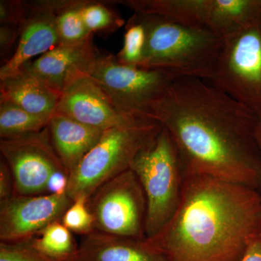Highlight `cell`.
Wrapping results in <instances>:
<instances>
[{"label":"cell","mask_w":261,"mask_h":261,"mask_svg":"<svg viewBox=\"0 0 261 261\" xmlns=\"http://www.w3.org/2000/svg\"><path fill=\"white\" fill-rule=\"evenodd\" d=\"M151 118L171 136L184 176L253 188L259 177V116L246 106L207 81L181 77L154 103Z\"/></svg>","instance_id":"obj_1"},{"label":"cell","mask_w":261,"mask_h":261,"mask_svg":"<svg viewBox=\"0 0 261 261\" xmlns=\"http://www.w3.org/2000/svg\"><path fill=\"white\" fill-rule=\"evenodd\" d=\"M261 237V197L252 187L185 176L177 208L146 238L168 261H240Z\"/></svg>","instance_id":"obj_2"},{"label":"cell","mask_w":261,"mask_h":261,"mask_svg":"<svg viewBox=\"0 0 261 261\" xmlns=\"http://www.w3.org/2000/svg\"><path fill=\"white\" fill-rule=\"evenodd\" d=\"M145 30L140 68L169 72L177 78L211 80L223 38L202 28L189 27L166 17L135 13Z\"/></svg>","instance_id":"obj_3"},{"label":"cell","mask_w":261,"mask_h":261,"mask_svg":"<svg viewBox=\"0 0 261 261\" xmlns=\"http://www.w3.org/2000/svg\"><path fill=\"white\" fill-rule=\"evenodd\" d=\"M155 120L136 118L103 132L97 145L69 176L67 195L74 200L89 197L105 183L130 169L137 154L162 129Z\"/></svg>","instance_id":"obj_4"},{"label":"cell","mask_w":261,"mask_h":261,"mask_svg":"<svg viewBox=\"0 0 261 261\" xmlns=\"http://www.w3.org/2000/svg\"><path fill=\"white\" fill-rule=\"evenodd\" d=\"M142 187L147 202L146 238L159 232L171 219L179 203L184 175L169 133L164 127L130 165Z\"/></svg>","instance_id":"obj_5"},{"label":"cell","mask_w":261,"mask_h":261,"mask_svg":"<svg viewBox=\"0 0 261 261\" xmlns=\"http://www.w3.org/2000/svg\"><path fill=\"white\" fill-rule=\"evenodd\" d=\"M81 72L98 84L122 113L151 119L152 106L177 79L164 70L121 64L116 56L99 50Z\"/></svg>","instance_id":"obj_6"},{"label":"cell","mask_w":261,"mask_h":261,"mask_svg":"<svg viewBox=\"0 0 261 261\" xmlns=\"http://www.w3.org/2000/svg\"><path fill=\"white\" fill-rule=\"evenodd\" d=\"M117 4L135 13L166 17L227 37L261 20V0H126Z\"/></svg>","instance_id":"obj_7"},{"label":"cell","mask_w":261,"mask_h":261,"mask_svg":"<svg viewBox=\"0 0 261 261\" xmlns=\"http://www.w3.org/2000/svg\"><path fill=\"white\" fill-rule=\"evenodd\" d=\"M208 82L261 116V20L224 38Z\"/></svg>","instance_id":"obj_8"},{"label":"cell","mask_w":261,"mask_h":261,"mask_svg":"<svg viewBox=\"0 0 261 261\" xmlns=\"http://www.w3.org/2000/svg\"><path fill=\"white\" fill-rule=\"evenodd\" d=\"M98 232L142 240L146 238L147 202L142 187L130 169L105 183L88 200Z\"/></svg>","instance_id":"obj_9"},{"label":"cell","mask_w":261,"mask_h":261,"mask_svg":"<svg viewBox=\"0 0 261 261\" xmlns=\"http://www.w3.org/2000/svg\"><path fill=\"white\" fill-rule=\"evenodd\" d=\"M0 151L13 175L14 195L47 194L51 175L65 170L51 143L48 126L37 133L1 139Z\"/></svg>","instance_id":"obj_10"},{"label":"cell","mask_w":261,"mask_h":261,"mask_svg":"<svg viewBox=\"0 0 261 261\" xmlns=\"http://www.w3.org/2000/svg\"><path fill=\"white\" fill-rule=\"evenodd\" d=\"M73 200L68 195H14L0 202L1 243H18L34 238L61 219Z\"/></svg>","instance_id":"obj_11"},{"label":"cell","mask_w":261,"mask_h":261,"mask_svg":"<svg viewBox=\"0 0 261 261\" xmlns=\"http://www.w3.org/2000/svg\"><path fill=\"white\" fill-rule=\"evenodd\" d=\"M55 113L102 130L137 118L118 111L101 87L80 70L68 76Z\"/></svg>","instance_id":"obj_12"},{"label":"cell","mask_w":261,"mask_h":261,"mask_svg":"<svg viewBox=\"0 0 261 261\" xmlns=\"http://www.w3.org/2000/svg\"><path fill=\"white\" fill-rule=\"evenodd\" d=\"M24 3L30 13L22 29L16 50L0 68V80L15 73L34 57L42 56L60 44L56 16L65 1Z\"/></svg>","instance_id":"obj_13"},{"label":"cell","mask_w":261,"mask_h":261,"mask_svg":"<svg viewBox=\"0 0 261 261\" xmlns=\"http://www.w3.org/2000/svg\"><path fill=\"white\" fill-rule=\"evenodd\" d=\"M97 50L92 37L79 44H60L23 66L61 94L68 76L76 70H83Z\"/></svg>","instance_id":"obj_14"},{"label":"cell","mask_w":261,"mask_h":261,"mask_svg":"<svg viewBox=\"0 0 261 261\" xmlns=\"http://www.w3.org/2000/svg\"><path fill=\"white\" fill-rule=\"evenodd\" d=\"M61 96L24 66L0 80V102L11 103L38 116L51 118Z\"/></svg>","instance_id":"obj_15"},{"label":"cell","mask_w":261,"mask_h":261,"mask_svg":"<svg viewBox=\"0 0 261 261\" xmlns=\"http://www.w3.org/2000/svg\"><path fill=\"white\" fill-rule=\"evenodd\" d=\"M76 261H168L147 239L121 238L94 231L79 245Z\"/></svg>","instance_id":"obj_16"},{"label":"cell","mask_w":261,"mask_h":261,"mask_svg":"<svg viewBox=\"0 0 261 261\" xmlns=\"http://www.w3.org/2000/svg\"><path fill=\"white\" fill-rule=\"evenodd\" d=\"M48 128L53 147L69 175L97 145L104 132L58 113L51 116Z\"/></svg>","instance_id":"obj_17"},{"label":"cell","mask_w":261,"mask_h":261,"mask_svg":"<svg viewBox=\"0 0 261 261\" xmlns=\"http://www.w3.org/2000/svg\"><path fill=\"white\" fill-rule=\"evenodd\" d=\"M30 240L33 246L51 259L77 260L79 246L71 231L62 224L61 220L51 223Z\"/></svg>","instance_id":"obj_18"},{"label":"cell","mask_w":261,"mask_h":261,"mask_svg":"<svg viewBox=\"0 0 261 261\" xmlns=\"http://www.w3.org/2000/svg\"><path fill=\"white\" fill-rule=\"evenodd\" d=\"M51 118L32 114L11 103L0 102V137L15 138L42 132Z\"/></svg>","instance_id":"obj_19"},{"label":"cell","mask_w":261,"mask_h":261,"mask_svg":"<svg viewBox=\"0 0 261 261\" xmlns=\"http://www.w3.org/2000/svg\"><path fill=\"white\" fill-rule=\"evenodd\" d=\"M87 1H66L57 13L56 23L60 44H79L92 37L86 27L82 10Z\"/></svg>","instance_id":"obj_20"},{"label":"cell","mask_w":261,"mask_h":261,"mask_svg":"<svg viewBox=\"0 0 261 261\" xmlns=\"http://www.w3.org/2000/svg\"><path fill=\"white\" fill-rule=\"evenodd\" d=\"M145 39L143 25L133 15L126 25L123 47L116 56L119 63L138 67L143 57Z\"/></svg>","instance_id":"obj_21"},{"label":"cell","mask_w":261,"mask_h":261,"mask_svg":"<svg viewBox=\"0 0 261 261\" xmlns=\"http://www.w3.org/2000/svg\"><path fill=\"white\" fill-rule=\"evenodd\" d=\"M82 18L89 32H110L120 28L124 23L123 19L104 3L87 1L82 10Z\"/></svg>","instance_id":"obj_22"},{"label":"cell","mask_w":261,"mask_h":261,"mask_svg":"<svg viewBox=\"0 0 261 261\" xmlns=\"http://www.w3.org/2000/svg\"><path fill=\"white\" fill-rule=\"evenodd\" d=\"M87 197L81 196L73 200L61 221L71 232L88 235L95 231L93 215L89 210Z\"/></svg>","instance_id":"obj_23"},{"label":"cell","mask_w":261,"mask_h":261,"mask_svg":"<svg viewBox=\"0 0 261 261\" xmlns=\"http://www.w3.org/2000/svg\"><path fill=\"white\" fill-rule=\"evenodd\" d=\"M0 261H58L46 256L31 243L30 239L18 243H0Z\"/></svg>","instance_id":"obj_24"},{"label":"cell","mask_w":261,"mask_h":261,"mask_svg":"<svg viewBox=\"0 0 261 261\" xmlns=\"http://www.w3.org/2000/svg\"><path fill=\"white\" fill-rule=\"evenodd\" d=\"M27 10L25 3L21 1L0 2L1 24L23 25L27 20Z\"/></svg>","instance_id":"obj_25"},{"label":"cell","mask_w":261,"mask_h":261,"mask_svg":"<svg viewBox=\"0 0 261 261\" xmlns=\"http://www.w3.org/2000/svg\"><path fill=\"white\" fill-rule=\"evenodd\" d=\"M14 195V183L9 166L1 158L0 161V202L9 200Z\"/></svg>","instance_id":"obj_26"},{"label":"cell","mask_w":261,"mask_h":261,"mask_svg":"<svg viewBox=\"0 0 261 261\" xmlns=\"http://www.w3.org/2000/svg\"><path fill=\"white\" fill-rule=\"evenodd\" d=\"M69 176V173L65 170L56 171L48 181L47 194L58 196L67 195Z\"/></svg>","instance_id":"obj_27"},{"label":"cell","mask_w":261,"mask_h":261,"mask_svg":"<svg viewBox=\"0 0 261 261\" xmlns=\"http://www.w3.org/2000/svg\"><path fill=\"white\" fill-rule=\"evenodd\" d=\"M23 25L1 24L0 27V44H1V55L11 49L15 39L21 34Z\"/></svg>","instance_id":"obj_28"},{"label":"cell","mask_w":261,"mask_h":261,"mask_svg":"<svg viewBox=\"0 0 261 261\" xmlns=\"http://www.w3.org/2000/svg\"><path fill=\"white\" fill-rule=\"evenodd\" d=\"M240 261H261V237L248 245Z\"/></svg>","instance_id":"obj_29"},{"label":"cell","mask_w":261,"mask_h":261,"mask_svg":"<svg viewBox=\"0 0 261 261\" xmlns=\"http://www.w3.org/2000/svg\"><path fill=\"white\" fill-rule=\"evenodd\" d=\"M255 137L261 158V116H259V121L257 123L256 130H255Z\"/></svg>","instance_id":"obj_30"}]
</instances>
